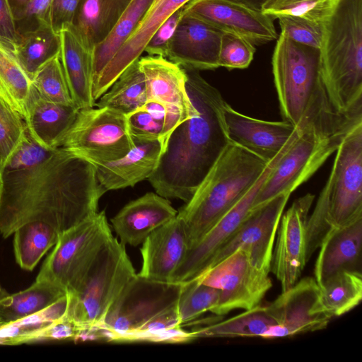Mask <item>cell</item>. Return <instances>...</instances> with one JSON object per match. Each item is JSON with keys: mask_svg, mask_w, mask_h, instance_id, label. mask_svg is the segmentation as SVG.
I'll return each mask as SVG.
<instances>
[{"mask_svg": "<svg viewBox=\"0 0 362 362\" xmlns=\"http://www.w3.org/2000/svg\"><path fill=\"white\" fill-rule=\"evenodd\" d=\"M104 193L94 164L57 148L35 168L0 171V235L8 238L23 224L36 221L61 233L97 213Z\"/></svg>", "mask_w": 362, "mask_h": 362, "instance_id": "6da1fadb", "label": "cell"}, {"mask_svg": "<svg viewBox=\"0 0 362 362\" xmlns=\"http://www.w3.org/2000/svg\"><path fill=\"white\" fill-rule=\"evenodd\" d=\"M183 69L194 113L171 132L148 179L159 195L187 203L230 139L220 92L199 71Z\"/></svg>", "mask_w": 362, "mask_h": 362, "instance_id": "7a4b0ae2", "label": "cell"}, {"mask_svg": "<svg viewBox=\"0 0 362 362\" xmlns=\"http://www.w3.org/2000/svg\"><path fill=\"white\" fill-rule=\"evenodd\" d=\"M272 64L281 114L296 128L311 126L329 133L346 132L362 122L338 114L332 106L322 80L319 49L280 33Z\"/></svg>", "mask_w": 362, "mask_h": 362, "instance_id": "3957f363", "label": "cell"}, {"mask_svg": "<svg viewBox=\"0 0 362 362\" xmlns=\"http://www.w3.org/2000/svg\"><path fill=\"white\" fill-rule=\"evenodd\" d=\"M324 86L339 115L362 119V0H338L323 23Z\"/></svg>", "mask_w": 362, "mask_h": 362, "instance_id": "277c9868", "label": "cell"}, {"mask_svg": "<svg viewBox=\"0 0 362 362\" xmlns=\"http://www.w3.org/2000/svg\"><path fill=\"white\" fill-rule=\"evenodd\" d=\"M270 161L230 141L197 188L177 211L187 250L205 234L258 181Z\"/></svg>", "mask_w": 362, "mask_h": 362, "instance_id": "5b68a950", "label": "cell"}, {"mask_svg": "<svg viewBox=\"0 0 362 362\" xmlns=\"http://www.w3.org/2000/svg\"><path fill=\"white\" fill-rule=\"evenodd\" d=\"M362 218V122L352 127L336 149V156L306 227L308 262L332 228Z\"/></svg>", "mask_w": 362, "mask_h": 362, "instance_id": "8992f818", "label": "cell"}, {"mask_svg": "<svg viewBox=\"0 0 362 362\" xmlns=\"http://www.w3.org/2000/svg\"><path fill=\"white\" fill-rule=\"evenodd\" d=\"M136 274L125 245L113 236L98 255L78 290L67 293L66 317L82 331L98 326Z\"/></svg>", "mask_w": 362, "mask_h": 362, "instance_id": "52a82bcc", "label": "cell"}, {"mask_svg": "<svg viewBox=\"0 0 362 362\" xmlns=\"http://www.w3.org/2000/svg\"><path fill=\"white\" fill-rule=\"evenodd\" d=\"M113 237L105 211L59 233L35 281L75 293L105 245Z\"/></svg>", "mask_w": 362, "mask_h": 362, "instance_id": "ba28073f", "label": "cell"}, {"mask_svg": "<svg viewBox=\"0 0 362 362\" xmlns=\"http://www.w3.org/2000/svg\"><path fill=\"white\" fill-rule=\"evenodd\" d=\"M181 288L182 284L154 281L136 274L95 327L100 339L132 341L144 326L177 306Z\"/></svg>", "mask_w": 362, "mask_h": 362, "instance_id": "9c48e42d", "label": "cell"}, {"mask_svg": "<svg viewBox=\"0 0 362 362\" xmlns=\"http://www.w3.org/2000/svg\"><path fill=\"white\" fill-rule=\"evenodd\" d=\"M347 132L332 134L315 127L301 129L300 134L265 179L250 209L262 205L280 194H291L336 151Z\"/></svg>", "mask_w": 362, "mask_h": 362, "instance_id": "30bf717a", "label": "cell"}, {"mask_svg": "<svg viewBox=\"0 0 362 362\" xmlns=\"http://www.w3.org/2000/svg\"><path fill=\"white\" fill-rule=\"evenodd\" d=\"M134 146L126 115L107 107L80 109L60 146L95 165L121 158Z\"/></svg>", "mask_w": 362, "mask_h": 362, "instance_id": "8fae6325", "label": "cell"}, {"mask_svg": "<svg viewBox=\"0 0 362 362\" xmlns=\"http://www.w3.org/2000/svg\"><path fill=\"white\" fill-rule=\"evenodd\" d=\"M269 274L257 265L247 251L238 249L196 279L219 290L218 303L211 312L223 315L259 305L272 286Z\"/></svg>", "mask_w": 362, "mask_h": 362, "instance_id": "7c38bea8", "label": "cell"}, {"mask_svg": "<svg viewBox=\"0 0 362 362\" xmlns=\"http://www.w3.org/2000/svg\"><path fill=\"white\" fill-rule=\"evenodd\" d=\"M267 313L275 322L262 337L275 339L325 329L331 317L320 304V287L313 277H305L281 293L269 305Z\"/></svg>", "mask_w": 362, "mask_h": 362, "instance_id": "4fadbf2b", "label": "cell"}, {"mask_svg": "<svg viewBox=\"0 0 362 362\" xmlns=\"http://www.w3.org/2000/svg\"><path fill=\"white\" fill-rule=\"evenodd\" d=\"M290 195L280 194L250 209L238 230L214 254L206 269L236 250L243 249L250 253L258 267L270 272L277 228Z\"/></svg>", "mask_w": 362, "mask_h": 362, "instance_id": "5bb4252c", "label": "cell"}, {"mask_svg": "<svg viewBox=\"0 0 362 362\" xmlns=\"http://www.w3.org/2000/svg\"><path fill=\"white\" fill-rule=\"evenodd\" d=\"M314 199L310 193L297 199L280 219L270 271L279 280L281 292L298 282L308 262L306 227Z\"/></svg>", "mask_w": 362, "mask_h": 362, "instance_id": "9a60e30c", "label": "cell"}, {"mask_svg": "<svg viewBox=\"0 0 362 362\" xmlns=\"http://www.w3.org/2000/svg\"><path fill=\"white\" fill-rule=\"evenodd\" d=\"M285 148L272 159L254 186L205 234L188 249L173 274L171 282L183 284L198 277L218 249L238 230L252 208L253 202L267 177L288 150Z\"/></svg>", "mask_w": 362, "mask_h": 362, "instance_id": "2e32d148", "label": "cell"}, {"mask_svg": "<svg viewBox=\"0 0 362 362\" xmlns=\"http://www.w3.org/2000/svg\"><path fill=\"white\" fill-rule=\"evenodd\" d=\"M185 14L222 32L239 35L254 45L277 38L272 17L235 0H189L185 4Z\"/></svg>", "mask_w": 362, "mask_h": 362, "instance_id": "e0dca14e", "label": "cell"}, {"mask_svg": "<svg viewBox=\"0 0 362 362\" xmlns=\"http://www.w3.org/2000/svg\"><path fill=\"white\" fill-rule=\"evenodd\" d=\"M225 121L230 141L271 161L300 134L285 120L270 122L243 115L227 103Z\"/></svg>", "mask_w": 362, "mask_h": 362, "instance_id": "ac0fdd59", "label": "cell"}, {"mask_svg": "<svg viewBox=\"0 0 362 362\" xmlns=\"http://www.w3.org/2000/svg\"><path fill=\"white\" fill-rule=\"evenodd\" d=\"M222 34L213 25L184 14L170 41L166 58L185 69H216L219 67Z\"/></svg>", "mask_w": 362, "mask_h": 362, "instance_id": "d6986e66", "label": "cell"}, {"mask_svg": "<svg viewBox=\"0 0 362 362\" xmlns=\"http://www.w3.org/2000/svg\"><path fill=\"white\" fill-rule=\"evenodd\" d=\"M189 0H154L135 31L101 73L92 88V96L99 99L135 60L139 59L151 37L161 24Z\"/></svg>", "mask_w": 362, "mask_h": 362, "instance_id": "ffe728a7", "label": "cell"}, {"mask_svg": "<svg viewBox=\"0 0 362 362\" xmlns=\"http://www.w3.org/2000/svg\"><path fill=\"white\" fill-rule=\"evenodd\" d=\"M187 250L182 220L175 218L153 230L142 243L139 276L163 282L171 279Z\"/></svg>", "mask_w": 362, "mask_h": 362, "instance_id": "44dd1931", "label": "cell"}, {"mask_svg": "<svg viewBox=\"0 0 362 362\" xmlns=\"http://www.w3.org/2000/svg\"><path fill=\"white\" fill-rule=\"evenodd\" d=\"M177 214L167 198L148 192L126 204L111 223L123 245L137 246Z\"/></svg>", "mask_w": 362, "mask_h": 362, "instance_id": "7402d4cb", "label": "cell"}, {"mask_svg": "<svg viewBox=\"0 0 362 362\" xmlns=\"http://www.w3.org/2000/svg\"><path fill=\"white\" fill-rule=\"evenodd\" d=\"M139 65L146 80L147 100L158 102L186 119L194 115L182 66L165 57L151 55L139 58Z\"/></svg>", "mask_w": 362, "mask_h": 362, "instance_id": "603a6c76", "label": "cell"}, {"mask_svg": "<svg viewBox=\"0 0 362 362\" xmlns=\"http://www.w3.org/2000/svg\"><path fill=\"white\" fill-rule=\"evenodd\" d=\"M59 59L74 104L79 108L95 106L92 96L93 47L72 25L60 33Z\"/></svg>", "mask_w": 362, "mask_h": 362, "instance_id": "cb8c5ba5", "label": "cell"}, {"mask_svg": "<svg viewBox=\"0 0 362 362\" xmlns=\"http://www.w3.org/2000/svg\"><path fill=\"white\" fill-rule=\"evenodd\" d=\"M318 249L314 267L318 285L343 270L361 272L362 218L330 229Z\"/></svg>", "mask_w": 362, "mask_h": 362, "instance_id": "d4e9b609", "label": "cell"}, {"mask_svg": "<svg viewBox=\"0 0 362 362\" xmlns=\"http://www.w3.org/2000/svg\"><path fill=\"white\" fill-rule=\"evenodd\" d=\"M133 141L134 146L122 158L95 165L98 182L105 192L133 187L148 179L156 169L163 150L161 141Z\"/></svg>", "mask_w": 362, "mask_h": 362, "instance_id": "484cf974", "label": "cell"}, {"mask_svg": "<svg viewBox=\"0 0 362 362\" xmlns=\"http://www.w3.org/2000/svg\"><path fill=\"white\" fill-rule=\"evenodd\" d=\"M79 108L43 98L31 84L25 105V122L32 136L49 149L59 148L74 124Z\"/></svg>", "mask_w": 362, "mask_h": 362, "instance_id": "4316f807", "label": "cell"}, {"mask_svg": "<svg viewBox=\"0 0 362 362\" xmlns=\"http://www.w3.org/2000/svg\"><path fill=\"white\" fill-rule=\"evenodd\" d=\"M132 0H81L73 23L93 46L109 34Z\"/></svg>", "mask_w": 362, "mask_h": 362, "instance_id": "83f0119b", "label": "cell"}, {"mask_svg": "<svg viewBox=\"0 0 362 362\" xmlns=\"http://www.w3.org/2000/svg\"><path fill=\"white\" fill-rule=\"evenodd\" d=\"M66 294L59 286L43 281L8 294L0 301V329L41 312Z\"/></svg>", "mask_w": 362, "mask_h": 362, "instance_id": "f1b7e54d", "label": "cell"}, {"mask_svg": "<svg viewBox=\"0 0 362 362\" xmlns=\"http://www.w3.org/2000/svg\"><path fill=\"white\" fill-rule=\"evenodd\" d=\"M154 0H132L107 36L93 49L92 88L101 73L135 31Z\"/></svg>", "mask_w": 362, "mask_h": 362, "instance_id": "f546056e", "label": "cell"}, {"mask_svg": "<svg viewBox=\"0 0 362 362\" xmlns=\"http://www.w3.org/2000/svg\"><path fill=\"white\" fill-rule=\"evenodd\" d=\"M322 310L331 318L341 316L357 306L362 299L361 272L343 270L319 285Z\"/></svg>", "mask_w": 362, "mask_h": 362, "instance_id": "4dcf8cb0", "label": "cell"}, {"mask_svg": "<svg viewBox=\"0 0 362 362\" xmlns=\"http://www.w3.org/2000/svg\"><path fill=\"white\" fill-rule=\"evenodd\" d=\"M95 104L125 115L142 108L147 101L146 85L139 59L132 62Z\"/></svg>", "mask_w": 362, "mask_h": 362, "instance_id": "1f68e13d", "label": "cell"}, {"mask_svg": "<svg viewBox=\"0 0 362 362\" xmlns=\"http://www.w3.org/2000/svg\"><path fill=\"white\" fill-rule=\"evenodd\" d=\"M59 232L40 221L23 224L13 233V251L21 268L32 271L45 253L56 244Z\"/></svg>", "mask_w": 362, "mask_h": 362, "instance_id": "d6a6232c", "label": "cell"}, {"mask_svg": "<svg viewBox=\"0 0 362 362\" xmlns=\"http://www.w3.org/2000/svg\"><path fill=\"white\" fill-rule=\"evenodd\" d=\"M275 322L269 315L266 305L256 307L222 322L189 332L191 339L202 337H259Z\"/></svg>", "mask_w": 362, "mask_h": 362, "instance_id": "836d02e7", "label": "cell"}, {"mask_svg": "<svg viewBox=\"0 0 362 362\" xmlns=\"http://www.w3.org/2000/svg\"><path fill=\"white\" fill-rule=\"evenodd\" d=\"M60 36L50 25L21 36L15 47L17 57L32 81L37 71L59 55Z\"/></svg>", "mask_w": 362, "mask_h": 362, "instance_id": "e575fe53", "label": "cell"}, {"mask_svg": "<svg viewBox=\"0 0 362 362\" xmlns=\"http://www.w3.org/2000/svg\"><path fill=\"white\" fill-rule=\"evenodd\" d=\"M32 81L21 66L15 47L0 38V85L25 119Z\"/></svg>", "mask_w": 362, "mask_h": 362, "instance_id": "d590c367", "label": "cell"}, {"mask_svg": "<svg viewBox=\"0 0 362 362\" xmlns=\"http://www.w3.org/2000/svg\"><path fill=\"white\" fill-rule=\"evenodd\" d=\"M219 293L218 289L203 284L197 279L182 284L177 302V312L181 325L207 311L211 312L218 303Z\"/></svg>", "mask_w": 362, "mask_h": 362, "instance_id": "8d00e7d4", "label": "cell"}, {"mask_svg": "<svg viewBox=\"0 0 362 362\" xmlns=\"http://www.w3.org/2000/svg\"><path fill=\"white\" fill-rule=\"evenodd\" d=\"M25 129L23 117L0 85V170L19 143Z\"/></svg>", "mask_w": 362, "mask_h": 362, "instance_id": "74e56055", "label": "cell"}, {"mask_svg": "<svg viewBox=\"0 0 362 362\" xmlns=\"http://www.w3.org/2000/svg\"><path fill=\"white\" fill-rule=\"evenodd\" d=\"M338 0H268L262 11L274 19L279 15H290L324 23L330 16Z\"/></svg>", "mask_w": 362, "mask_h": 362, "instance_id": "f35d334b", "label": "cell"}, {"mask_svg": "<svg viewBox=\"0 0 362 362\" xmlns=\"http://www.w3.org/2000/svg\"><path fill=\"white\" fill-rule=\"evenodd\" d=\"M32 84L43 98L50 101L75 105L59 55L48 62L37 71L32 79Z\"/></svg>", "mask_w": 362, "mask_h": 362, "instance_id": "ab89813d", "label": "cell"}, {"mask_svg": "<svg viewBox=\"0 0 362 362\" xmlns=\"http://www.w3.org/2000/svg\"><path fill=\"white\" fill-rule=\"evenodd\" d=\"M54 150L40 145L26 127L21 139L0 171L14 173L35 168L48 159Z\"/></svg>", "mask_w": 362, "mask_h": 362, "instance_id": "60d3db41", "label": "cell"}, {"mask_svg": "<svg viewBox=\"0 0 362 362\" xmlns=\"http://www.w3.org/2000/svg\"><path fill=\"white\" fill-rule=\"evenodd\" d=\"M255 47L245 37L229 32H223L218 54L219 67L228 70L243 69L253 59Z\"/></svg>", "mask_w": 362, "mask_h": 362, "instance_id": "b9f144b4", "label": "cell"}, {"mask_svg": "<svg viewBox=\"0 0 362 362\" xmlns=\"http://www.w3.org/2000/svg\"><path fill=\"white\" fill-rule=\"evenodd\" d=\"M275 18L279 20L281 33L286 37L296 42L320 49L323 23L290 15H279Z\"/></svg>", "mask_w": 362, "mask_h": 362, "instance_id": "7bdbcfd3", "label": "cell"}, {"mask_svg": "<svg viewBox=\"0 0 362 362\" xmlns=\"http://www.w3.org/2000/svg\"><path fill=\"white\" fill-rule=\"evenodd\" d=\"M52 0H29L13 15L17 33L21 35L49 26Z\"/></svg>", "mask_w": 362, "mask_h": 362, "instance_id": "ee69618b", "label": "cell"}, {"mask_svg": "<svg viewBox=\"0 0 362 362\" xmlns=\"http://www.w3.org/2000/svg\"><path fill=\"white\" fill-rule=\"evenodd\" d=\"M128 130L132 140L162 139L164 123L144 108L126 115Z\"/></svg>", "mask_w": 362, "mask_h": 362, "instance_id": "f6af8a7d", "label": "cell"}, {"mask_svg": "<svg viewBox=\"0 0 362 362\" xmlns=\"http://www.w3.org/2000/svg\"><path fill=\"white\" fill-rule=\"evenodd\" d=\"M185 14V4L176 9L157 29L144 51L151 56L167 57L170 41L176 28Z\"/></svg>", "mask_w": 362, "mask_h": 362, "instance_id": "bcb514c9", "label": "cell"}, {"mask_svg": "<svg viewBox=\"0 0 362 362\" xmlns=\"http://www.w3.org/2000/svg\"><path fill=\"white\" fill-rule=\"evenodd\" d=\"M81 0H52L49 24L57 33L73 23Z\"/></svg>", "mask_w": 362, "mask_h": 362, "instance_id": "7dc6e473", "label": "cell"}, {"mask_svg": "<svg viewBox=\"0 0 362 362\" xmlns=\"http://www.w3.org/2000/svg\"><path fill=\"white\" fill-rule=\"evenodd\" d=\"M82 330L66 316L36 334L34 339H77Z\"/></svg>", "mask_w": 362, "mask_h": 362, "instance_id": "c3c4849f", "label": "cell"}, {"mask_svg": "<svg viewBox=\"0 0 362 362\" xmlns=\"http://www.w3.org/2000/svg\"><path fill=\"white\" fill-rule=\"evenodd\" d=\"M0 38L14 47L21 38L16 30L13 14L8 0H0Z\"/></svg>", "mask_w": 362, "mask_h": 362, "instance_id": "681fc988", "label": "cell"}, {"mask_svg": "<svg viewBox=\"0 0 362 362\" xmlns=\"http://www.w3.org/2000/svg\"><path fill=\"white\" fill-rule=\"evenodd\" d=\"M13 14L18 12L29 0H8Z\"/></svg>", "mask_w": 362, "mask_h": 362, "instance_id": "f907efd6", "label": "cell"}, {"mask_svg": "<svg viewBox=\"0 0 362 362\" xmlns=\"http://www.w3.org/2000/svg\"><path fill=\"white\" fill-rule=\"evenodd\" d=\"M256 9L261 10L268 0H235Z\"/></svg>", "mask_w": 362, "mask_h": 362, "instance_id": "816d5d0a", "label": "cell"}, {"mask_svg": "<svg viewBox=\"0 0 362 362\" xmlns=\"http://www.w3.org/2000/svg\"><path fill=\"white\" fill-rule=\"evenodd\" d=\"M9 293L1 286L0 284V301L6 298Z\"/></svg>", "mask_w": 362, "mask_h": 362, "instance_id": "f5cc1de1", "label": "cell"}]
</instances>
